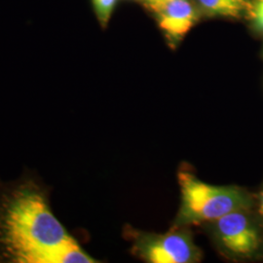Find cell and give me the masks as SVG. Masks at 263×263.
I'll list each match as a JSON object with an SVG mask.
<instances>
[{"label": "cell", "instance_id": "cell-1", "mask_svg": "<svg viewBox=\"0 0 263 263\" xmlns=\"http://www.w3.org/2000/svg\"><path fill=\"white\" fill-rule=\"evenodd\" d=\"M2 236L16 262H95L35 192L25 191L13 198L3 217Z\"/></svg>", "mask_w": 263, "mask_h": 263}, {"label": "cell", "instance_id": "cell-2", "mask_svg": "<svg viewBox=\"0 0 263 263\" xmlns=\"http://www.w3.org/2000/svg\"><path fill=\"white\" fill-rule=\"evenodd\" d=\"M181 204L177 226L216 221L221 216L236 211H245L250 200L244 191L236 187L209 185L191 175L179 173Z\"/></svg>", "mask_w": 263, "mask_h": 263}, {"label": "cell", "instance_id": "cell-3", "mask_svg": "<svg viewBox=\"0 0 263 263\" xmlns=\"http://www.w3.org/2000/svg\"><path fill=\"white\" fill-rule=\"evenodd\" d=\"M134 252L151 263H191L201 259V252L185 231L166 234L138 233L135 235Z\"/></svg>", "mask_w": 263, "mask_h": 263}, {"label": "cell", "instance_id": "cell-4", "mask_svg": "<svg viewBox=\"0 0 263 263\" xmlns=\"http://www.w3.org/2000/svg\"><path fill=\"white\" fill-rule=\"evenodd\" d=\"M215 235L219 245L234 255H250L259 247V235L244 211H236L216 219Z\"/></svg>", "mask_w": 263, "mask_h": 263}, {"label": "cell", "instance_id": "cell-5", "mask_svg": "<svg viewBox=\"0 0 263 263\" xmlns=\"http://www.w3.org/2000/svg\"><path fill=\"white\" fill-rule=\"evenodd\" d=\"M156 15L159 27L172 45L179 43L199 19L196 7L188 0H174L148 4Z\"/></svg>", "mask_w": 263, "mask_h": 263}, {"label": "cell", "instance_id": "cell-6", "mask_svg": "<svg viewBox=\"0 0 263 263\" xmlns=\"http://www.w3.org/2000/svg\"><path fill=\"white\" fill-rule=\"evenodd\" d=\"M197 2L208 15L233 18L249 11L251 6L247 0H197Z\"/></svg>", "mask_w": 263, "mask_h": 263}, {"label": "cell", "instance_id": "cell-7", "mask_svg": "<svg viewBox=\"0 0 263 263\" xmlns=\"http://www.w3.org/2000/svg\"><path fill=\"white\" fill-rule=\"evenodd\" d=\"M116 2L117 0H92L95 15L102 28L108 26Z\"/></svg>", "mask_w": 263, "mask_h": 263}, {"label": "cell", "instance_id": "cell-8", "mask_svg": "<svg viewBox=\"0 0 263 263\" xmlns=\"http://www.w3.org/2000/svg\"><path fill=\"white\" fill-rule=\"evenodd\" d=\"M249 12L251 14L254 26L257 29L263 31V0H254L251 4Z\"/></svg>", "mask_w": 263, "mask_h": 263}, {"label": "cell", "instance_id": "cell-9", "mask_svg": "<svg viewBox=\"0 0 263 263\" xmlns=\"http://www.w3.org/2000/svg\"><path fill=\"white\" fill-rule=\"evenodd\" d=\"M147 4H153V3H163V2H169L174 0H145Z\"/></svg>", "mask_w": 263, "mask_h": 263}, {"label": "cell", "instance_id": "cell-10", "mask_svg": "<svg viewBox=\"0 0 263 263\" xmlns=\"http://www.w3.org/2000/svg\"><path fill=\"white\" fill-rule=\"evenodd\" d=\"M260 213L263 215V194L262 198H261V204H260Z\"/></svg>", "mask_w": 263, "mask_h": 263}]
</instances>
